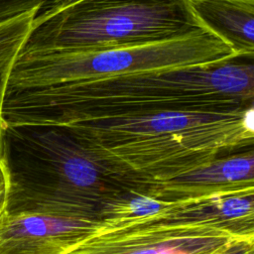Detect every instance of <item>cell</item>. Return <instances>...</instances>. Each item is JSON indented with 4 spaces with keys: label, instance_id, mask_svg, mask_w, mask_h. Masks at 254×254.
Returning <instances> with one entry per match:
<instances>
[{
    "label": "cell",
    "instance_id": "cell-7",
    "mask_svg": "<svg viewBox=\"0 0 254 254\" xmlns=\"http://www.w3.org/2000/svg\"><path fill=\"white\" fill-rule=\"evenodd\" d=\"M101 222L40 214L0 216V254H66Z\"/></svg>",
    "mask_w": 254,
    "mask_h": 254
},
{
    "label": "cell",
    "instance_id": "cell-4",
    "mask_svg": "<svg viewBox=\"0 0 254 254\" xmlns=\"http://www.w3.org/2000/svg\"><path fill=\"white\" fill-rule=\"evenodd\" d=\"M204 31L186 0H75L38 12L18 55L153 45Z\"/></svg>",
    "mask_w": 254,
    "mask_h": 254
},
{
    "label": "cell",
    "instance_id": "cell-9",
    "mask_svg": "<svg viewBox=\"0 0 254 254\" xmlns=\"http://www.w3.org/2000/svg\"><path fill=\"white\" fill-rule=\"evenodd\" d=\"M254 154L253 148L236 154L220 156L207 165L180 175L178 177L156 183L164 190L187 191L202 190L200 195L217 192L247 190L253 187Z\"/></svg>",
    "mask_w": 254,
    "mask_h": 254
},
{
    "label": "cell",
    "instance_id": "cell-1",
    "mask_svg": "<svg viewBox=\"0 0 254 254\" xmlns=\"http://www.w3.org/2000/svg\"><path fill=\"white\" fill-rule=\"evenodd\" d=\"M254 58L6 90L3 124H71L165 110L254 106Z\"/></svg>",
    "mask_w": 254,
    "mask_h": 254
},
{
    "label": "cell",
    "instance_id": "cell-12",
    "mask_svg": "<svg viewBox=\"0 0 254 254\" xmlns=\"http://www.w3.org/2000/svg\"><path fill=\"white\" fill-rule=\"evenodd\" d=\"M5 179L3 174L0 175V216L3 213L5 205Z\"/></svg>",
    "mask_w": 254,
    "mask_h": 254
},
{
    "label": "cell",
    "instance_id": "cell-11",
    "mask_svg": "<svg viewBox=\"0 0 254 254\" xmlns=\"http://www.w3.org/2000/svg\"><path fill=\"white\" fill-rule=\"evenodd\" d=\"M72 1L75 0H0V23L35 9L40 12Z\"/></svg>",
    "mask_w": 254,
    "mask_h": 254
},
{
    "label": "cell",
    "instance_id": "cell-8",
    "mask_svg": "<svg viewBox=\"0 0 254 254\" xmlns=\"http://www.w3.org/2000/svg\"><path fill=\"white\" fill-rule=\"evenodd\" d=\"M204 30L235 57L254 58V0H186Z\"/></svg>",
    "mask_w": 254,
    "mask_h": 254
},
{
    "label": "cell",
    "instance_id": "cell-2",
    "mask_svg": "<svg viewBox=\"0 0 254 254\" xmlns=\"http://www.w3.org/2000/svg\"><path fill=\"white\" fill-rule=\"evenodd\" d=\"M67 125L100 154L146 180L163 182L253 148L254 106L165 110Z\"/></svg>",
    "mask_w": 254,
    "mask_h": 254
},
{
    "label": "cell",
    "instance_id": "cell-3",
    "mask_svg": "<svg viewBox=\"0 0 254 254\" xmlns=\"http://www.w3.org/2000/svg\"><path fill=\"white\" fill-rule=\"evenodd\" d=\"M0 165L6 214L68 218L67 187L91 200L101 187L140 184L64 124H3Z\"/></svg>",
    "mask_w": 254,
    "mask_h": 254
},
{
    "label": "cell",
    "instance_id": "cell-10",
    "mask_svg": "<svg viewBox=\"0 0 254 254\" xmlns=\"http://www.w3.org/2000/svg\"><path fill=\"white\" fill-rule=\"evenodd\" d=\"M38 12L35 9L0 23V140L3 128L1 111L8 76Z\"/></svg>",
    "mask_w": 254,
    "mask_h": 254
},
{
    "label": "cell",
    "instance_id": "cell-6",
    "mask_svg": "<svg viewBox=\"0 0 254 254\" xmlns=\"http://www.w3.org/2000/svg\"><path fill=\"white\" fill-rule=\"evenodd\" d=\"M238 222L183 220L162 210L152 216L102 221L66 254H222L253 241Z\"/></svg>",
    "mask_w": 254,
    "mask_h": 254
},
{
    "label": "cell",
    "instance_id": "cell-13",
    "mask_svg": "<svg viewBox=\"0 0 254 254\" xmlns=\"http://www.w3.org/2000/svg\"><path fill=\"white\" fill-rule=\"evenodd\" d=\"M1 174H3V172H2V168H1V165H0V175Z\"/></svg>",
    "mask_w": 254,
    "mask_h": 254
},
{
    "label": "cell",
    "instance_id": "cell-5",
    "mask_svg": "<svg viewBox=\"0 0 254 254\" xmlns=\"http://www.w3.org/2000/svg\"><path fill=\"white\" fill-rule=\"evenodd\" d=\"M232 50L207 31L145 46L77 53L18 55L6 90L104 78L154 69L194 66L227 61Z\"/></svg>",
    "mask_w": 254,
    "mask_h": 254
}]
</instances>
